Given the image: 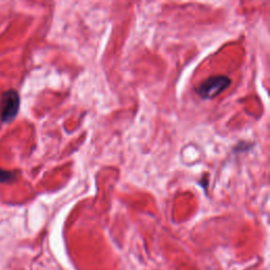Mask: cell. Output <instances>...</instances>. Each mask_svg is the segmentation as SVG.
Listing matches in <instances>:
<instances>
[{
  "label": "cell",
  "mask_w": 270,
  "mask_h": 270,
  "mask_svg": "<svg viewBox=\"0 0 270 270\" xmlns=\"http://www.w3.org/2000/svg\"><path fill=\"white\" fill-rule=\"evenodd\" d=\"M230 84H231V81L228 76H210L196 88V93L204 99H212L225 91Z\"/></svg>",
  "instance_id": "6da1fadb"
},
{
  "label": "cell",
  "mask_w": 270,
  "mask_h": 270,
  "mask_svg": "<svg viewBox=\"0 0 270 270\" xmlns=\"http://www.w3.org/2000/svg\"><path fill=\"white\" fill-rule=\"evenodd\" d=\"M21 97L15 90H8L2 95L0 101V117L4 123H11L19 112Z\"/></svg>",
  "instance_id": "7a4b0ae2"
},
{
  "label": "cell",
  "mask_w": 270,
  "mask_h": 270,
  "mask_svg": "<svg viewBox=\"0 0 270 270\" xmlns=\"http://www.w3.org/2000/svg\"><path fill=\"white\" fill-rule=\"evenodd\" d=\"M14 174L11 171H6V170L0 169V183H6L11 181Z\"/></svg>",
  "instance_id": "3957f363"
}]
</instances>
